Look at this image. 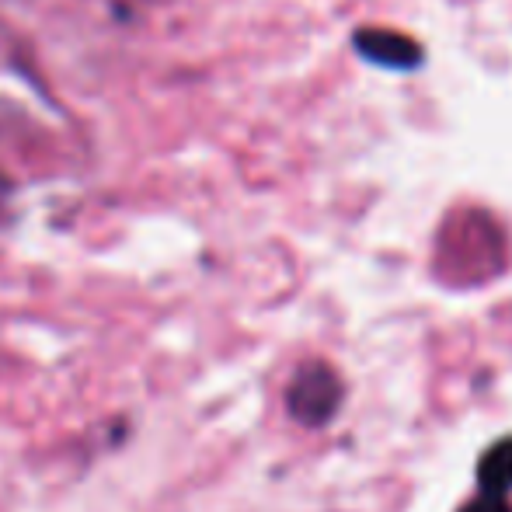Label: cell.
<instances>
[{
    "mask_svg": "<svg viewBox=\"0 0 512 512\" xmlns=\"http://www.w3.org/2000/svg\"><path fill=\"white\" fill-rule=\"evenodd\" d=\"M335 394H338V387H335V380H331V373H324V370L304 373V377L297 380V387H293V411L304 418H321L335 408Z\"/></svg>",
    "mask_w": 512,
    "mask_h": 512,
    "instance_id": "obj_1",
    "label": "cell"
}]
</instances>
